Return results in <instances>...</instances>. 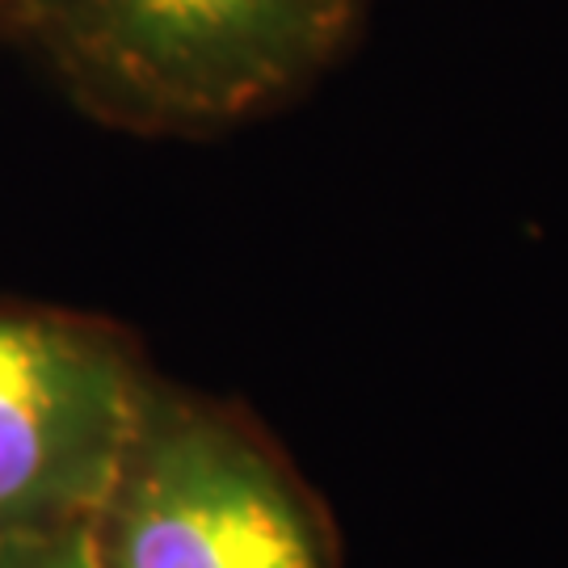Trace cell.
Instances as JSON below:
<instances>
[{
    "label": "cell",
    "mask_w": 568,
    "mask_h": 568,
    "mask_svg": "<svg viewBox=\"0 0 568 568\" xmlns=\"http://www.w3.org/2000/svg\"><path fill=\"white\" fill-rule=\"evenodd\" d=\"M152 384L119 321L0 300V539L89 527Z\"/></svg>",
    "instance_id": "3957f363"
},
{
    "label": "cell",
    "mask_w": 568,
    "mask_h": 568,
    "mask_svg": "<svg viewBox=\"0 0 568 568\" xmlns=\"http://www.w3.org/2000/svg\"><path fill=\"white\" fill-rule=\"evenodd\" d=\"M0 568H93L89 535H84V527H77L0 539Z\"/></svg>",
    "instance_id": "277c9868"
},
{
    "label": "cell",
    "mask_w": 568,
    "mask_h": 568,
    "mask_svg": "<svg viewBox=\"0 0 568 568\" xmlns=\"http://www.w3.org/2000/svg\"><path fill=\"white\" fill-rule=\"evenodd\" d=\"M84 535L93 568H342L333 514L274 434L161 375Z\"/></svg>",
    "instance_id": "7a4b0ae2"
},
{
    "label": "cell",
    "mask_w": 568,
    "mask_h": 568,
    "mask_svg": "<svg viewBox=\"0 0 568 568\" xmlns=\"http://www.w3.org/2000/svg\"><path fill=\"white\" fill-rule=\"evenodd\" d=\"M18 30H21V0H0V51L4 47L18 51Z\"/></svg>",
    "instance_id": "5b68a950"
},
{
    "label": "cell",
    "mask_w": 568,
    "mask_h": 568,
    "mask_svg": "<svg viewBox=\"0 0 568 568\" xmlns=\"http://www.w3.org/2000/svg\"><path fill=\"white\" fill-rule=\"evenodd\" d=\"M366 13L371 0H21L18 51L84 119L215 140L300 102Z\"/></svg>",
    "instance_id": "6da1fadb"
}]
</instances>
